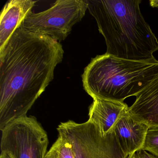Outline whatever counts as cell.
Returning a JSON list of instances; mask_svg holds the SVG:
<instances>
[{
    "instance_id": "obj_1",
    "label": "cell",
    "mask_w": 158,
    "mask_h": 158,
    "mask_svg": "<svg viewBox=\"0 0 158 158\" xmlns=\"http://www.w3.org/2000/svg\"><path fill=\"white\" fill-rule=\"evenodd\" d=\"M64 51L60 42L18 27L0 49V130L25 116L53 80Z\"/></svg>"
},
{
    "instance_id": "obj_2",
    "label": "cell",
    "mask_w": 158,
    "mask_h": 158,
    "mask_svg": "<svg viewBox=\"0 0 158 158\" xmlns=\"http://www.w3.org/2000/svg\"><path fill=\"white\" fill-rule=\"evenodd\" d=\"M106 42V54L126 60L154 59L158 40L139 8L141 0H87Z\"/></svg>"
},
{
    "instance_id": "obj_3",
    "label": "cell",
    "mask_w": 158,
    "mask_h": 158,
    "mask_svg": "<svg viewBox=\"0 0 158 158\" xmlns=\"http://www.w3.org/2000/svg\"><path fill=\"white\" fill-rule=\"evenodd\" d=\"M158 76V60H126L105 53L91 59L82 76L93 99L122 102L136 96Z\"/></svg>"
},
{
    "instance_id": "obj_4",
    "label": "cell",
    "mask_w": 158,
    "mask_h": 158,
    "mask_svg": "<svg viewBox=\"0 0 158 158\" xmlns=\"http://www.w3.org/2000/svg\"><path fill=\"white\" fill-rule=\"evenodd\" d=\"M87 10V0H58L44 11H30L20 27L60 42L67 38L75 24L82 21Z\"/></svg>"
},
{
    "instance_id": "obj_5",
    "label": "cell",
    "mask_w": 158,
    "mask_h": 158,
    "mask_svg": "<svg viewBox=\"0 0 158 158\" xmlns=\"http://www.w3.org/2000/svg\"><path fill=\"white\" fill-rule=\"evenodd\" d=\"M59 135L72 145L75 158H127L120 147L114 131L102 135L91 122L77 123L72 120L61 123Z\"/></svg>"
},
{
    "instance_id": "obj_6",
    "label": "cell",
    "mask_w": 158,
    "mask_h": 158,
    "mask_svg": "<svg viewBox=\"0 0 158 158\" xmlns=\"http://www.w3.org/2000/svg\"><path fill=\"white\" fill-rule=\"evenodd\" d=\"M1 131V152L10 158H45L48 134L35 116L27 115L15 119Z\"/></svg>"
},
{
    "instance_id": "obj_7",
    "label": "cell",
    "mask_w": 158,
    "mask_h": 158,
    "mask_svg": "<svg viewBox=\"0 0 158 158\" xmlns=\"http://www.w3.org/2000/svg\"><path fill=\"white\" fill-rule=\"evenodd\" d=\"M149 127L147 124L134 119L128 111L119 119L114 131L127 156L142 150Z\"/></svg>"
},
{
    "instance_id": "obj_8",
    "label": "cell",
    "mask_w": 158,
    "mask_h": 158,
    "mask_svg": "<svg viewBox=\"0 0 158 158\" xmlns=\"http://www.w3.org/2000/svg\"><path fill=\"white\" fill-rule=\"evenodd\" d=\"M128 109L124 102L94 99L89 106L88 121L105 135L114 131L117 122L127 112Z\"/></svg>"
},
{
    "instance_id": "obj_9",
    "label": "cell",
    "mask_w": 158,
    "mask_h": 158,
    "mask_svg": "<svg viewBox=\"0 0 158 158\" xmlns=\"http://www.w3.org/2000/svg\"><path fill=\"white\" fill-rule=\"evenodd\" d=\"M135 97L129 114L150 127H158V76Z\"/></svg>"
},
{
    "instance_id": "obj_10",
    "label": "cell",
    "mask_w": 158,
    "mask_h": 158,
    "mask_svg": "<svg viewBox=\"0 0 158 158\" xmlns=\"http://www.w3.org/2000/svg\"><path fill=\"white\" fill-rule=\"evenodd\" d=\"M36 2L33 0H10L6 3L0 18V49L5 46L14 32L20 27Z\"/></svg>"
},
{
    "instance_id": "obj_11",
    "label": "cell",
    "mask_w": 158,
    "mask_h": 158,
    "mask_svg": "<svg viewBox=\"0 0 158 158\" xmlns=\"http://www.w3.org/2000/svg\"><path fill=\"white\" fill-rule=\"evenodd\" d=\"M51 148L57 158H75L72 145L69 140L61 135H58L57 140Z\"/></svg>"
},
{
    "instance_id": "obj_12",
    "label": "cell",
    "mask_w": 158,
    "mask_h": 158,
    "mask_svg": "<svg viewBox=\"0 0 158 158\" xmlns=\"http://www.w3.org/2000/svg\"><path fill=\"white\" fill-rule=\"evenodd\" d=\"M142 150L158 158V127L149 128Z\"/></svg>"
},
{
    "instance_id": "obj_13",
    "label": "cell",
    "mask_w": 158,
    "mask_h": 158,
    "mask_svg": "<svg viewBox=\"0 0 158 158\" xmlns=\"http://www.w3.org/2000/svg\"><path fill=\"white\" fill-rule=\"evenodd\" d=\"M135 155L136 158H157L148 152L142 150L136 152Z\"/></svg>"
},
{
    "instance_id": "obj_14",
    "label": "cell",
    "mask_w": 158,
    "mask_h": 158,
    "mask_svg": "<svg viewBox=\"0 0 158 158\" xmlns=\"http://www.w3.org/2000/svg\"><path fill=\"white\" fill-rule=\"evenodd\" d=\"M45 158H57L54 153V152L53 151L51 148L49 150L48 152H47V154L45 156Z\"/></svg>"
},
{
    "instance_id": "obj_15",
    "label": "cell",
    "mask_w": 158,
    "mask_h": 158,
    "mask_svg": "<svg viewBox=\"0 0 158 158\" xmlns=\"http://www.w3.org/2000/svg\"><path fill=\"white\" fill-rule=\"evenodd\" d=\"M149 2L150 5L152 7L158 8V0H151Z\"/></svg>"
},
{
    "instance_id": "obj_16",
    "label": "cell",
    "mask_w": 158,
    "mask_h": 158,
    "mask_svg": "<svg viewBox=\"0 0 158 158\" xmlns=\"http://www.w3.org/2000/svg\"><path fill=\"white\" fill-rule=\"evenodd\" d=\"M0 158H10V156L5 153L3 152H1V156H0Z\"/></svg>"
},
{
    "instance_id": "obj_17",
    "label": "cell",
    "mask_w": 158,
    "mask_h": 158,
    "mask_svg": "<svg viewBox=\"0 0 158 158\" xmlns=\"http://www.w3.org/2000/svg\"><path fill=\"white\" fill-rule=\"evenodd\" d=\"M127 158H136L135 153H133V154L129 155Z\"/></svg>"
}]
</instances>
